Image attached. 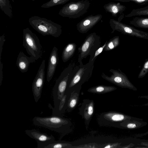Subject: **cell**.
I'll return each mask as SVG.
<instances>
[{"instance_id":"15","label":"cell","mask_w":148,"mask_h":148,"mask_svg":"<svg viewBox=\"0 0 148 148\" xmlns=\"http://www.w3.org/2000/svg\"><path fill=\"white\" fill-rule=\"evenodd\" d=\"M104 117L106 119L111 121L120 123L127 120H143L141 118L134 117L122 113L116 112L108 113L105 115Z\"/></svg>"},{"instance_id":"1","label":"cell","mask_w":148,"mask_h":148,"mask_svg":"<svg viewBox=\"0 0 148 148\" xmlns=\"http://www.w3.org/2000/svg\"><path fill=\"white\" fill-rule=\"evenodd\" d=\"M29 23L37 32L44 36L59 37L62 33L61 25L45 18L34 16L29 19Z\"/></svg>"},{"instance_id":"6","label":"cell","mask_w":148,"mask_h":148,"mask_svg":"<svg viewBox=\"0 0 148 148\" xmlns=\"http://www.w3.org/2000/svg\"><path fill=\"white\" fill-rule=\"evenodd\" d=\"M72 70V65L70 64L56 79L52 92L54 104L60 100L64 95Z\"/></svg>"},{"instance_id":"10","label":"cell","mask_w":148,"mask_h":148,"mask_svg":"<svg viewBox=\"0 0 148 148\" xmlns=\"http://www.w3.org/2000/svg\"><path fill=\"white\" fill-rule=\"evenodd\" d=\"M94 61H92L90 59L89 62L86 64L84 65L82 63L80 64V68L78 69L75 74L73 75L69 85L71 88L78 83L82 78L88 77L91 76L93 69Z\"/></svg>"},{"instance_id":"19","label":"cell","mask_w":148,"mask_h":148,"mask_svg":"<svg viewBox=\"0 0 148 148\" xmlns=\"http://www.w3.org/2000/svg\"><path fill=\"white\" fill-rule=\"evenodd\" d=\"M130 24L136 27L148 29V17H135L130 21Z\"/></svg>"},{"instance_id":"32","label":"cell","mask_w":148,"mask_h":148,"mask_svg":"<svg viewBox=\"0 0 148 148\" xmlns=\"http://www.w3.org/2000/svg\"><path fill=\"white\" fill-rule=\"evenodd\" d=\"M77 103V100L75 99H73L70 101L69 106L71 108H73L76 105Z\"/></svg>"},{"instance_id":"5","label":"cell","mask_w":148,"mask_h":148,"mask_svg":"<svg viewBox=\"0 0 148 148\" xmlns=\"http://www.w3.org/2000/svg\"><path fill=\"white\" fill-rule=\"evenodd\" d=\"M101 41L100 37L95 33H91L88 35L83 43L78 48L79 53L78 56V62L80 64L82 63V60L90 55L91 58L92 53H94L95 51L100 46Z\"/></svg>"},{"instance_id":"35","label":"cell","mask_w":148,"mask_h":148,"mask_svg":"<svg viewBox=\"0 0 148 148\" xmlns=\"http://www.w3.org/2000/svg\"><path fill=\"white\" fill-rule=\"evenodd\" d=\"M138 98H145L148 100V95H144L140 96L138 97ZM141 106H148V102L146 103L143 104Z\"/></svg>"},{"instance_id":"24","label":"cell","mask_w":148,"mask_h":148,"mask_svg":"<svg viewBox=\"0 0 148 148\" xmlns=\"http://www.w3.org/2000/svg\"><path fill=\"white\" fill-rule=\"evenodd\" d=\"M119 44L120 38L119 36H115L107 42L103 50L108 51L112 50L118 47Z\"/></svg>"},{"instance_id":"25","label":"cell","mask_w":148,"mask_h":148,"mask_svg":"<svg viewBox=\"0 0 148 148\" xmlns=\"http://www.w3.org/2000/svg\"><path fill=\"white\" fill-rule=\"evenodd\" d=\"M70 0H50L43 4L41 7L43 8H49L58 5H62Z\"/></svg>"},{"instance_id":"3","label":"cell","mask_w":148,"mask_h":148,"mask_svg":"<svg viewBox=\"0 0 148 148\" xmlns=\"http://www.w3.org/2000/svg\"><path fill=\"white\" fill-rule=\"evenodd\" d=\"M90 4L88 0L71 2L63 6L58 14L63 17L74 19L78 18L87 12Z\"/></svg>"},{"instance_id":"23","label":"cell","mask_w":148,"mask_h":148,"mask_svg":"<svg viewBox=\"0 0 148 148\" xmlns=\"http://www.w3.org/2000/svg\"><path fill=\"white\" fill-rule=\"evenodd\" d=\"M148 16V6L133 10L129 14L126 15L125 17H130L133 16Z\"/></svg>"},{"instance_id":"4","label":"cell","mask_w":148,"mask_h":148,"mask_svg":"<svg viewBox=\"0 0 148 148\" xmlns=\"http://www.w3.org/2000/svg\"><path fill=\"white\" fill-rule=\"evenodd\" d=\"M33 121L36 125L43 127L57 132H62L68 123L66 119L59 116L47 117H34Z\"/></svg>"},{"instance_id":"8","label":"cell","mask_w":148,"mask_h":148,"mask_svg":"<svg viewBox=\"0 0 148 148\" xmlns=\"http://www.w3.org/2000/svg\"><path fill=\"white\" fill-rule=\"evenodd\" d=\"M109 24L112 30L111 33L116 31L124 34L148 40V33L137 29L120 21L110 19Z\"/></svg>"},{"instance_id":"30","label":"cell","mask_w":148,"mask_h":148,"mask_svg":"<svg viewBox=\"0 0 148 148\" xmlns=\"http://www.w3.org/2000/svg\"><path fill=\"white\" fill-rule=\"evenodd\" d=\"M3 64L0 60V86L2 84L3 78Z\"/></svg>"},{"instance_id":"9","label":"cell","mask_w":148,"mask_h":148,"mask_svg":"<svg viewBox=\"0 0 148 148\" xmlns=\"http://www.w3.org/2000/svg\"><path fill=\"white\" fill-rule=\"evenodd\" d=\"M45 60H43L33 81L32 90L35 101L37 103L41 97L45 79Z\"/></svg>"},{"instance_id":"21","label":"cell","mask_w":148,"mask_h":148,"mask_svg":"<svg viewBox=\"0 0 148 148\" xmlns=\"http://www.w3.org/2000/svg\"><path fill=\"white\" fill-rule=\"evenodd\" d=\"M114 86H99L91 88L88 90L90 92L96 93H106L116 90Z\"/></svg>"},{"instance_id":"2","label":"cell","mask_w":148,"mask_h":148,"mask_svg":"<svg viewBox=\"0 0 148 148\" xmlns=\"http://www.w3.org/2000/svg\"><path fill=\"white\" fill-rule=\"evenodd\" d=\"M23 45L27 53L36 60L42 57V48L36 35L28 27L23 29Z\"/></svg>"},{"instance_id":"14","label":"cell","mask_w":148,"mask_h":148,"mask_svg":"<svg viewBox=\"0 0 148 148\" xmlns=\"http://www.w3.org/2000/svg\"><path fill=\"white\" fill-rule=\"evenodd\" d=\"M35 61L32 57H28L23 52L20 51L17 58L16 65L20 71L24 73L28 71L30 63L34 62Z\"/></svg>"},{"instance_id":"18","label":"cell","mask_w":148,"mask_h":148,"mask_svg":"<svg viewBox=\"0 0 148 148\" xmlns=\"http://www.w3.org/2000/svg\"><path fill=\"white\" fill-rule=\"evenodd\" d=\"M76 48V45L74 43H69L65 46L63 51L62 56L64 62H67L73 56Z\"/></svg>"},{"instance_id":"29","label":"cell","mask_w":148,"mask_h":148,"mask_svg":"<svg viewBox=\"0 0 148 148\" xmlns=\"http://www.w3.org/2000/svg\"><path fill=\"white\" fill-rule=\"evenodd\" d=\"M5 41V36L3 34L0 37V60H1L3 47Z\"/></svg>"},{"instance_id":"16","label":"cell","mask_w":148,"mask_h":148,"mask_svg":"<svg viewBox=\"0 0 148 148\" xmlns=\"http://www.w3.org/2000/svg\"><path fill=\"white\" fill-rule=\"evenodd\" d=\"M106 12L111 14L112 16L116 17L119 14H122L125 10V6L119 3L111 2L105 4L103 7Z\"/></svg>"},{"instance_id":"28","label":"cell","mask_w":148,"mask_h":148,"mask_svg":"<svg viewBox=\"0 0 148 148\" xmlns=\"http://www.w3.org/2000/svg\"><path fill=\"white\" fill-rule=\"evenodd\" d=\"M107 42V41L103 46L99 47L95 51L94 53L93 57L92 59H90L92 61H94L96 59V58L97 56H98L102 52L104 48L105 47Z\"/></svg>"},{"instance_id":"33","label":"cell","mask_w":148,"mask_h":148,"mask_svg":"<svg viewBox=\"0 0 148 148\" xmlns=\"http://www.w3.org/2000/svg\"><path fill=\"white\" fill-rule=\"evenodd\" d=\"M139 145L148 146V140H142L140 143L137 144Z\"/></svg>"},{"instance_id":"12","label":"cell","mask_w":148,"mask_h":148,"mask_svg":"<svg viewBox=\"0 0 148 148\" xmlns=\"http://www.w3.org/2000/svg\"><path fill=\"white\" fill-rule=\"evenodd\" d=\"M25 132L26 135L36 141L37 143V147L55 140V138L52 135L49 136L36 129L26 130Z\"/></svg>"},{"instance_id":"37","label":"cell","mask_w":148,"mask_h":148,"mask_svg":"<svg viewBox=\"0 0 148 148\" xmlns=\"http://www.w3.org/2000/svg\"><path fill=\"white\" fill-rule=\"evenodd\" d=\"M32 0V1H35V0Z\"/></svg>"},{"instance_id":"26","label":"cell","mask_w":148,"mask_h":148,"mask_svg":"<svg viewBox=\"0 0 148 148\" xmlns=\"http://www.w3.org/2000/svg\"><path fill=\"white\" fill-rule=\"evenodd\" d=\"M148 73V58L145 60L142 68L138 74V78H142L144 77Z\"/></svg>"},{"instance_id":"34","label":"cell","mask_w":148,"mask_h":148,"mask_svg":"<svg viewBox=\"0 0 148 148\" xmlns=\"http://www.w3.org/2000/svg\"><path fill=\"white\" fill-rule=\"evenodd\" d=\"M148 134V131L143 133L136 134L134 135V137L136 138L141 137Z\"/></svg>"},{"instance_id":"22","label":"cell","mask_w":148,"mask_h":148,"mask_svg":"<svg viewBox=\"0 0 148 148\" xmlns=\"http://www.w3.org/2000/svg\"><path fill=\"white\" fill-rule=\"evenodd\" d=\"M69 144L65 142L58 141H53L47 144L40 146L37 148H62L67 147Z\"/></svg>"},{"instance_id":"13","label":"cell","mask_w":148,"mask_h":148,"mask_svg":"<svg viewBox=\"0 0 148 148\" xmlns=\"http://www.w3.org/2000/svg\"><path fill=\"white\" fill-rule=\"evenodd\" d=\"M58 62V49L54 47L49 58L47 74V80L48 82H49L53 77Z\"/></svg>"},{"instance_id":"11","label":"cell","mask_w":148,"mask_h":148,"mask_svg":"<svg viewBox=\"0 0 148 148\" xmlns=\"http://www.w3.org/2000/svg\"><path fill=\"white\" fill-rule=\"evenodd\" d=\"M102 17V15L101 14L88 16L77 24L76 27L77 30L81 33H86L95 25Z\"/></svg>"},{"instance_id":"27","label":"cell","mask_w":148,"mask_h":148,"mask_svg":"<svg viewBox=\"0 0 148 148\" xmlns=\"http://www.w3.org/2000/svg\"><path fill=\"white\" fill-rule=\"evenodd\" d=\"M119 1L123 2H132L137 4L144 5L148 3V0H112Z\"/></svg>"},{"instance_id":"17","label":"cell","mask_w":148,"mask_h":148,"mask_svg":"<svg viewBox=\"0 0 148 148\" xmlns=\"http://www.w3.org/2000/svg\"><path fill=\"white\" fill-rule=\"evenodd\" d=\"M147 124V122L143 121L135 120H127L120 123L122 128L129 130L138 129L146 126Z\"/></svg>"},{"instance_id":"7","label":"cell","mask_w":148,"mask_h":148,"mask_svg":"<svg viewBox=\"0 0 148 148\" xmlns=\"http://www.w3.org/2000/svg\"><path fill=\"white\" fill-rule=\"evenodd\" d=\"M109 71L112 74L110 76H108L103 73L101 75L102 77L121 87L128 88L134 91L137 90V88L131 82L126 74L120 69L116 70L111 69Z\"/></svg>"},{"instance_id":"20","label":"cell","mask_w":148,"mask_h":148,"mask_svg":"<svg viewBox=\"0 0 148 148\" xmlns=\"http://www.w3.org/2000/svg\"><path fill=\"white\" fill-rule=\"evenodd\" d=\"M0 8L1 10L10 18H12V8L9 0H0Z\"/></svg>"},{"instance_id":"31","label":"cell","mask_w":148,"mask_h":148,"mask_svg":"<svg viewBox=\"0 0 148 148\" xmlns=\"http://www.w3.org/2000/svg\"><path fill=\"white\" fill-rule=\"evenodd\" d=\"M93 112V106L92 104L89 105L87 109V114L89 116L92 115Z\"/></svg>"},{"instance_id":"36","label":"cell","mask_w":148,"mask_h":148,"mask_svg":"<svg viewBox=\"0 0 148 148\" xmlns=\"http://www.w3.org/2000/svg\"><path fill=\"white\" fill-rule=\"evenodd\" d=\"M135 145L132 143H131L127 145L124 146L122 147H121L120 146H119V147L123 148H134Z\"/></svg>"}]
</instances>
